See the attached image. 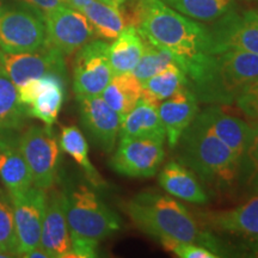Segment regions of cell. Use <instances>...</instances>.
<instances>
[{"label": "cell", "mask_w": 258, "mask_h": 258, "mask_svg": "<svg viewBox=\"0 0 258 258\" xmlns=\"http://www.w3.org/2000/svg\"><path fill=\"white\" fill-rule=\"evenodd\" d=\"M128 24L151 43L170 51L182 70L189 61L211 54L209 29L161 0H139Z\"/></svg>", "instance_id": "6da1fadb"}, {"label": "cell", "mask_w": 258, "mask_h": 258, "mask_svg": "<svg viewBox=\"0 0 258 258\" xmlns=\"http://www.w3.org/2000/svg\"><path fill=\"white\" fill-rule=\"evenodd\" d=\"M183 71L199 102L231 105L245 86L258 80V54L238 49L205 54Z\"/></svg>", "instance_id": "7a4b0ae2"}, {"label": "cell", "mask_w": 258, "mask_h": 258, "mask_svg": "<svg viewBox=\"0 0 258 258\" xmlns=\"http://www.w3.org/2000/svg\"><path fill=\"white\" fill-rule=\"evenodd\" d=\"M125 212L139 230L158 241L175 239L196 243L222 256L220 241L208 232L200 231L188 209L175 198L144 191L129 200Z\"/></svg>", "instance_id": "3957f363"}, {"label": "cell", "mask_w": 258, "mask_h": 258, "mask_svg": "<svg viewBox=\"0 0 258 258\" xmlns=\"http://www.w3.org/2000/svg\"><path fill=\"white\" fill-rule=\"evenodd\" d=\"M179 161L203 182L224 189L239 176L240 158L215 137L196 115L179 139Z\"/></svg>", "instance_id": "277c9868"}, {"label": "cell", "mask_w": 258, "mask_h": 258, "mask_svg": "<svg viewBox=\"0 0 258 258\" xmlns=\"http://www.w3.org/2000/svg\"><path fill=\"white\" fill-rule=\"evenodd\" d=\"M67 222L72 241L71 257H97L99 241L121 230V219L97 194L79 185L67 195Z\"/></svg>", "instance_id": "5b68a950"}, {"label": "cell", "mask_w": 258, "mask_h": 258, "mask_svg": "<svg viewBox=\"0 0 258 258\" xmlns=\"http://www.w3.org/2000/svg\"><path fill=\"white\" fill-rule=\"evenodd\" d=\"M47 43L43 16L28 6L0 8V49L8 53H28Z\"/></svg>", "instance_id": "8992f818"}, {"label": "cell", "mask_w": 258, "mask_h": 258, "mask_svg": "<svg viewBox=\"0 0 258 258\" xmlns=\"http://www.w3.org/2000/svg\"><path fill=\"white\" fill-rule=\"evenodd\" d=\"M18 148L30 170L32 184L44 190L51 188L60 163V144L51 127L32 125L19 137Z\"/></svg>", "instance_id": "52a82bcc"}, {"label": "cell", "mask_w": 258, "mask_h": 258, "mask_svg": "<svg viewBox=\"0 0 258 258\" xmlns=\"http://www.w3.org/2000/svg\"><path fill=\"white\" fill-rule=\"evenodd\" d=\"M0 73L17 88L29 80L56 73L66 77L63 54L49 43L28 53H8L0 49Z\"/></svg>", "instance_id": "ba28073f"}, {"label": "cell", "mask_w": 258, "mask_h": 258, "mask_svg": "<svg viewBox=\"0 0 258 258\" xmlns=\"http://www.w3.org/2000/svg\"><path fill=\"white\" fill-rule=\"evenodd\" d=\"M112 77L106 42L91 40L77 51L73 64V90L77 96L101 95Z\"/></svg>", "instance_id": "9c48e42d"}, {"label": "cell", "mask_w": 258, "mask_h": 258, "mask_svg": "<svg viewBox=\"0 0 258 258\" xmlns=\"http://www.w3.org/2000/svg\"><path fill=\"white\" fill-rule=\"evenodd\" d=\"M164 141L154 139H120L111 157L110 167L118 175L131 178H150L163 163Z\"/></svg>", "instance_id": "30bf717a"}, {"label": "cell", "mask_w": 258, "mask_h": 258, "mask_svg": "<svg viewBox=\"0 0 258 258\" xmlns=\"http://www.w3.org/2000/svg\"><path fill=\"white\" fill-rule=\"evenodd\" d=\"M47 42L64 55H72L95 37L88 18L78 10L61 4L43 16Z\"/></svg>", "instance_id": "8fae6325"}, {"label": "cell", "mask_w": 258, "mask_h": 258, "mask_svg": "<svg viewBox=\"0 0 258 258\" xmlns=\"http://www.w3.org/2000/svg\"><path fill=\"white\" fill-rule=\"evenodd\" d=\"M10 198L14 206L18 256H23L40 245L47 195L44 189L30 186L24 191L11 194Z\"/></svg>", "instance_id": "7c38bea8"}, {"label": "cell", "mask_w": 258, "mask_h": 258, "mask_svg": "<svg viewBox=\"0 0 258 258\" xmlns=\"http://www.w3.org/2000/svg\"><path fill=\"white\" fill-rule=\"evenodd\" d=\"M209 35L211 54L226 49L258 54V12L253 10L244 14L230 11L217 19L209 29Z\"/></svg>", "instance_id": "4fadbf2b"}, {"label": "cell", "mask_w": 258, "mask_h": 258, "mask_svg": "<svg viewBox=\"0 0 258 258\" xmlns=\"http://www.w3.org/2000/svg\"><path fill=\"white\" fill-rule=\"evenodd\" d=\"M80 121L86 133L103 152L111 153L117 143L122 117L101 95L77 96Z\"/></svg>", "instance_id": "5bb4252c"}, {"label": "cell", "mask_w": 258, "mask_h": 258, "mask_svg": "<svg viewBox=\"0 0 258 258\" xmlns=\"http://www.w3.org/2000/svg\"><path fill=\"white\" fill-rule=\"evenodd\" d=\"M67 195L53 190L47 198L40 246L50 258H70L72 241L66 215Z\"/></svg>", "instance_id": "9a60e30c"}, {"label": "cell", "mask_w": 258, "mask_h": 258, "mask_svg": "<svg viewBox=\"0 0 258 258\" xmlns=\"http://www.w3.org/2000/svg\"><path fill=\"white\" fill-rule=\"evenodd\" d=\"M170 148L178 146L179 139L199 114V101L189 86L179 90L157 106Z\"/></svg>", "instance_id": "2e32d148"}, {"label": "cell", "mask_w": 258, "mask_h": 258, "mask_svg": "<svg viewBox=\"0 0 258 258\" xmlns=\"http://www.w3.org/2000/svg\"><path fill=\"white\" fill-rule=\"evenodd\" d=\"M207 227L220 233L258 237V196L232 209L201 214Z\"/></svg>", "instance_id": "e0dca14e"}, {"label": "cell", "mask_w": 258, "mask_h": 258, "mask_svg": "<svg viewBox=\"0 0 258 258\" xmlns=\"http://www.w3.org/2000/svg\"><path fill=\"white\" fill-rule=\"evenodd\" d=\"M198 117L219 140L241 158L250 137L249 123L227 114L218 105L203 109L198 114Z\"/></svg>", "instance_id": "ac0fdd59"}, {"label": "cell", "mask_w": 258, "mask_h": 258, "mask_svg": "<svg viewBox=\"0 0 258 258\" xmlns=\"http://www.w3.org/2000/svg\"><path fill=\"white\" fill-rule=\"evenodd\" d=\"M158 182L161 188L176 199L195 205L208 202V195L189 167L178 161H169L160 171Z\"/></svg>", "instance_id": "d6986e66"}, {"label": "cell", "mask_w": 258, "mask_h": 258, "mask_svg": "<svg viewBox=\"0 0 258 258\" xmlns=\"http://www.w3.org/2000/svg\"><path fill=\"white\" fill-rule=\"evenodd\" d=\"M121 139H154L165 141V131L158 115L157 105L141 97L137 105L122 118Z\"/></svg>", "instance_id": "ffe728a7"}, {"label": "cell", "mask_w": 258, "mask_h": 258, "mask_svg": "<svg viewBox=\"0 0 258 258\" xmlns=\"http://www.w3.org/2000/svg\"><path fill=\"white\" fill-rule=\"evenodd\" d=\"M66 95V77L51 73L43 77V86L32 103L27 105V115L41 120L48 127L56 122Z\"/></svg>", "instance_id": "44dd1931"}, {"label": "cell", "mask_w": 258, "mask_h": 258, "mask_svg": "<svg viewBox=\"0 0 258 258\" xmlns=\"http://www.w3.org/2000/svg\"><path fill=\"white\" fill-rule=\"evenodd\" d=\"M145 41L139 30L128 25L109 46V62L112 73L121 74L133 72L144 53Z\"/></svg>", "instance_id": "7402d4cb"}, {"label": "cell", "mask_w": 258, "mask_h": 258, "mask_svg": "<svg viewBox=\"0 0 258 258\" xmlns=\"http://www.w3.org/2000/svg\"><path fill=\"white\" fill-rule=\"evenodd\" d=\"M79 11L88 18L95 34L105 40H115L121 31L129 25L128 17L124 16L121 5L92 2Z\"/></svg>", "instance_id": "603a6c76"}, {"label": "cell", "mask_w": 258, "mask_h": 258, "mask_svg": "<svg viewBox=\"0 0 258 258\" xmlns=\"http://www.w3.org/2000/svg\"><path fill=\"white\" fill-rule=\"evenodd\" d=\"M101 96L123 118L143 97V85L132 72L115 74Z\"/></svg>", "instance_id": "cb8c5ba5"}, {"label": "cell", "mask_w": 258, "mask_h": 258, "mask_svg": "<svg viewBox=\"0 0 258 258\" xmlns=\"http://www.w3.org/2000/svg\"><path fill=\"white\" fill-rule=\"evenodd\" d=\"M0 179L9 194L24 191L32 185V177L17 143L0 148Z\"/></svg>", "instance_id": "d4e9b609"}, {"label": "cell", "mask_w": 258, "mask_h": 258, "mask_svg": "<svg viewBox=\"0 0 258 258\" xmlns=\"http://www.w3.org/2000/svg\"><path fill=\"white\" fill-rule=\"evenodd\" d=\"M141 85H143V98L158 106L161 102L170 98L179 90L189 86V79L179 64L173 62L159 73L154 74Z\"/></svg>", "instance_id": "484cf974"}, {"label": "cell", "mask_w": 258, "mask_h": 258, "mask_svg": "<svg viewBox=\"0 0 258 258\" xmlns=\"http://www.w3.org/2000/svg\"><path fill=\"white\" fill-rule=\"evenodd\" d=\"M60 148L73 158L78 165L82 167L89 182L95 188H102L105 185L104 179L92 165L89 157V145L83 132L77 125L63 127L60 135Z\"/></svg>", "instance_id": "4316f807"}, {"label": "cell", "mask_w": 258, "mask_h": 258, "mask_svg": "<svg viewBox=\"0 0 258 258\" xmlns=\"http://www.w3.org/2000/svg\"><path fill=\"white\" fill-rule=\"evenodd\" d=\"M27 115V106L19 101L17 86L0 73V129L11 132L21 129Z\"/></svg>", "instance_id": "83f0119b"}, {"label": "cell", "mask_w": 258, "mask_h": 258, "mask_svg": "<svg viewBox=\"0 0 258 258\" xmlns=\"http://www.w3.org/2000/svg\"><path fill=\"white\" fill-rule=\"evenodd\" d=\"M186 17L200 22H214L233 11V0H161Z\"/></svg>", "instance_id": "f1b7e54d"}, {"label": "cell", "mask_w": 258, "mask_h": 258, "mask_svg": "<svg viewBox=\"0 0 258 258\" xmlns=\"http://www.w3.org/2000/svg\"><path fill=\"white\" fill-rule=\"evenodd\" d=\"M144 41V53L137 63V66H135V69L133 70V72H132L141 84L146 82L147 79H150L151 77H153L154 74L159 73L160 71H163L169 64L177 62L175 56L170 51L151 43L145 37Z\"/></svg>", "instance_id": "f546056e"}, {"label": "cell", "mask_w": 258, "mask_h": 258, "mask_svg": "<svg viewBox=\"0 0 258 258\" xmlns=\"http://www.w3.org/2000/svg\"><path fill=\"white\" fill-rule=\"evenodd\" d=\"M0 250L18 256L14 206L10 194L0 190Z\"/></svg>", "instance_id": "4dcf8cb0"}, {"label": "cell", "mask_w": 258, "mask_h": 258, "mask_svg": "<svg viewBox=\"0 0 258 258\" xmlns=\"http://www.w3.org/2000/svg\"><path fill=\"white\" fill-rule=\"evenodd\" d=\"M250 127L249 141L240 158L239 175L243 172L244 177L256 186L258 185V120Z\"/></svg>", "instance_id": "1f68e13d"}, {"label": "cell", "mask_w": 258, "mask_h": 258, "mask_svg": "<svg viewBox=\"0 0 258 258\" xmlns=\"http://www.w3.org/2000/svg\"><path fill=\"white\" fill-rule=\"evenodd\" d=\"M159 243L164 250L179 258H218L219 256L207 247L196 243H186L175 239H161Z\"/></svg>", "instance_id": "d6a6232c"}, {"label": "cell", "mask_w": 258, "mask_h": 258, "mask_svg": "<svg viewBox=\"0 0 258 258\" xmlns=\"http://www.w3.org/2000/svg\"><path fill=\"white\" fill-rule=\"evenodd\" d=\"M235 105L246 117L258 120V80L245 86L235 97Z\"/></svg>", "instance_id": "836d02e7"}, {"label": "cell", "mask_w": 258, "mask_h": 258, "mask_svg": "<svg viewBox=\"0 0 258 258\" xmlns=\"http://www.w3.org/2000/svg\"><path fill=\"white\" fill-rule=\"evenodd\" d=\"M17 2L35 10V11L40 12L42 16H44L48 12H50L51 10L61 5L60 0H17Z\"/></svg>", "instance_id": "e575fe53"}, {"label": "cell", "mask_w": 258, "mask_h": 258, "mask_svg": "<svg viewBox=\"0 0 258 258\" xmlns=\"http://www.w3.org/2000/svg\"><path fill=\"white\" fill-rule=\"evenodd\" d=\"M92 2H104V3H109V4L121 5V4H118L117 0H67L66 5H69L70 8L76 9L79 11L80 9L84 8V6L90 4V3H92Z\"/></svg>", "instance_id": "d590c367"}, {"label": "cell", "mask_w": 258, "mask_h": 258, "mask_svg": "<svg viewBox=\"0 0 258 258\" xmlns=\"http://www.w3.org/2000/svg\"><path fill=\"white\" fill-rule=\"evenodd\" d=\"M22 257H28V258H50L47 251L44 250V249H42L40 245H38L37 247H35V249L28 251V252L24 253Z\"/></svg>", "instance_id": "8d00e7d4"}, {"label": "cell", "mask_w": 258, "mask_h": 258, "mask_svg": "<svg viewBox=\"0 0 258 258\" xmlns=\"http://www.w3.org/2000/svg\"><path fill=\"white\" fill-rule=\"evenodd\" d=\"M18 140L14 139V133L11 132H4L0 129V148L6 146V145L17 143Z\"/></svg>", "instance_id": "74e56055"}, {"label": "cell", "mask_w": 258, "mask_h": 258, "mask_svg": "<svg viewBox=\"0 0 258 258\" xmlns=\"http://www.w3.org/2000/svg\"><path fill=\"white\" fill-rule=\"evenodd\" d=\"M9 257H15V254H12L10 252H5V251L0 250V258H9Z\"/></svg>", "instance_id": "f35d334b"}, {"label": "cell", "mask_w": 258, "mask_h": 258, "mask_svg": "<svg viewBox=\"0 0 258 258\" xmlns=\"http://www.w3.org/2000/svg\"><path fill=\"white\" fill-rule=\"evenodd\" d=\"M117 2H118V4H123V3H125V2H128V0H117Z\"/></svg>", "instance_id": "ab89813d"}, {"label": "cell", "mask_w": 258, "mask_h": 258, "mask_svg": "<svg viewBox=\"0 0 258 258\" xmlns=\"http://www.w3.org/2000/svg\"><path fill=\"white\" fill-rule=\"evenodd\" d=\"M66 2H67V0H60L61 4H66Z\"/></svg>", "instance_id": "60d3db41"}, {"label": "cell", "mask_w": 258, "mask_h": 258, "mask_svg": "<svg viewBox=\"0 0 258 258\" xmlns=\"http://www.w3.org/2000/svg\"><path fill=\"white\" fill-rule=\"evenodd\" d=\"M254 190H256V192L258 194V185H256V186H254Z\"/></svg>", "instance_id": "b9f144b4"}, {"label": "cell", "mask_w": 258, "mask_h": 258, "mask_svg": "<svg viewBox=\"0 0 258 258\" xmlns=\"http://www.w3.org/2000/svg\"><path fill=\"white\" fill-rule=\"evenodd\" d=\"M0 8H2V2H0Z\"/></svg>", "instance_id": "7bdbcfd3"}, {"label": "cell", "mask_w": 258, "mask_h": 258, "mask_svg": "<svg viewBox=\"0 0 258 258\" xmlns=\"http://www.w3.org/2000/svg\"><path fill=\"white\" fill-rule=\"evenodd\" d=\"M257 12H258V11H257Z\"/></svg>", "instance_id": "ee69618b"}]
</instances>
